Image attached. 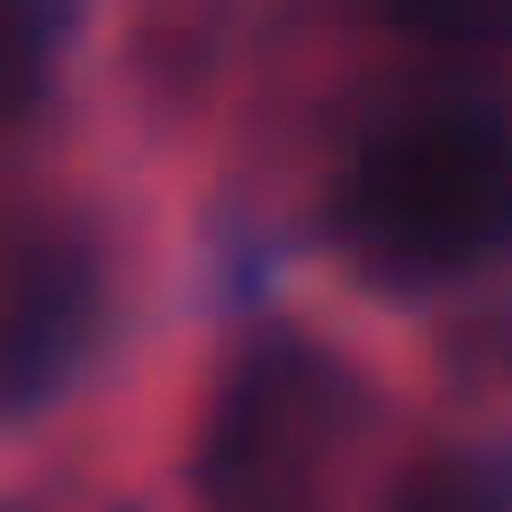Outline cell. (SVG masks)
Masks as SVG:
<instances>
[{"instance_id": "6da1fadb", "label": "cell", "mask_w": 512, "mask_h": 512, "mask_svg": "<svg viewBox=\"0 0 512 512\" xmlns=\"http://www.w3.org/2000/svg\"><path fill=\"white\" fill-rule=\"evenodd\" d=\"M342 243L378 279H459L512 243V117L450 99L378 126L342 189Z\"/></svg>"}, {"instance_id": "7a4b0ae2", "label": "cell", "mask_w": 512, "mask_h": 512, "mask_svg": "<svg viewBox=\"0 0 512 512\" xmlns=\"http://www.w3.org/2000/svg\"><path fill=\"white\" fill-rule=\"evenodd\" d=\"M351 450V378L306 333H261L198 432V504L207 512H324Z\"/></svg>"}, {"instance_id": "3957f363", "label": "cell", "mask_w": 512, "mask_h": 512, "mask_svg": "<svg viewBox=\"0 0 512 512\" xmlns=\"http://www.w3.org/2000/svg\"><path fill=\"white\" fill-rule=\"evenodd\" d=\"M81 306H90V279H81V270L45 261V270L27 279L18 324L0 333V396H27V387H45V378L72 360V315H81Z\"/></svg>"}, {"instance_id": "277c9868", "label": "cell", "mask_w": 512, "mask_h": 512, "mask_svg": "<svg viewBox=\"0 0 512 512\" xmlns=\"http://www.w3.org/2000/svg\"><path fill=\"white\" fill-rule=\"evenodd\" d=\"M405 36L450 45V54H504L512 45V0H387Z\"/></svg>"}, {"instance_id": "5b68a950", "label": "cell", "mask_w": 512, "mask_h": 512, "mask_svg": "<svg viewBox=\"0 0 512 512\" xmlns=\"http://www.w3.org/2000/svg\"><path fill=\"white\" fill-rule=\"evenodd\" d=\"M396 512H512V504H504V486H495L486 468H459V459H450V468H423V477L396 495Z\"/></svg>"}, {"instance_id": "8992f818", "label": "cell", "mask_w": 512, "mask_h": 512, "mask_svg": "<svg viewBox=\"0 0 512 512\" xmlns=\"http://www.w3.org/2000/svg\"><path fill=\"white\" fill-rule=\"evenodd\" d=\"M45 54V0H0V90H18Z\"/></svg>"}]
</instances>
